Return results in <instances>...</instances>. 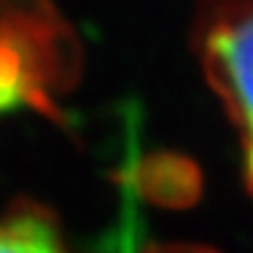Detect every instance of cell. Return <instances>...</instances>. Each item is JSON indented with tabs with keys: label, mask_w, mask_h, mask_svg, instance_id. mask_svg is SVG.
<instances>
[{
	"label": "cell",
	"mask_w": 253,
	"mask_h": 253,
	"mask_svg": "<svg viewBox=\"0 0 253 253\" xmlns=\"http://www.w3.org/2000/svg\"><path fill=\"white\" fill-rule=\"evenodd\" d=\"M202 41L208 76L240 129L253 183V0H215Z\"/></svg>",
	"instance_id": "cell-1"
},
{
	"label": "cell",
	"mask_w": 253,
	"mask_h": 253,
	"mask_svg": "<svg viewBox=\"0 0 253 253\" xmlns=\"http://www.w3.org/2000/svg\"><path fill=\"white\" fill-rule=\"evenodd\" d=\"M0 253H68L57 229L38 213L0 218Z\"/></svg>",
	"instance_id": "cell-2"
}]
</instances>
